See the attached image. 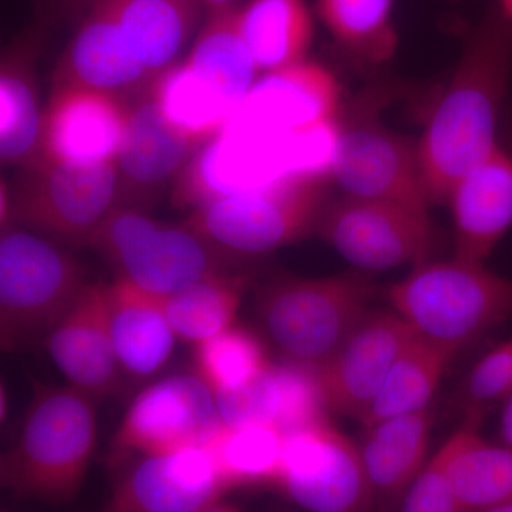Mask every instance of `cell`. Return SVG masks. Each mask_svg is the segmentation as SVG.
Listing matches in <instances>:
<instances>
[{
  "mask_svg": "<svg viewBox=\"0 0 512 512\" xmlns=\"http://www.w3.org/2000/svg\"><path fill=\"white\" fill-rule=\"evenodd\" d=\"M512 64V26L490 22L474 33L416 140L430 204L447 205L458 181L498 146L497 127Z\"/></svg>",
  "mask_w": 512,
  "mask_h": 512,
  "instance_id": "6da1fadb",
  "label": "cell"
},
{
  "mask_svg": "<svg viewBox=\"0 0 512 512\" xmlns=\"http://www.w3.org/2000/svg\"><path fill=\"white\" fill-rule=\"evenodd\" d=\"M32 384L18 437L0 458V484L18 500L64 507L79 497L96 451L97 400L70 384Z\"/></svg>",
  "mask_w": 512,
  "mask_h": 512,
  "instance_id": "7a4b0ae2",
  "label": "cell"
},
{
  "mask_svg": "<svg viewBox=\"0 0 512 512\" xmlns=\"http://www.w3.org/2000/svg\"><path fill=\"white\" fill-rule=\"evenodd\" d=\"M387 298L416 335L454 353L512 316L511 279L456 256L414 266Z\"/></svg>",
  "mask_w": 512,
  "mask_h": 512,
  "instance_id": "3957f363",
  "label": "cell"
},
{
  "mask_svg": "<svg viewBox=\"0 0 512 512\" xmlns=\"http://www.w3.org/2000/svg\"><path fill=\"white\" fill-rule=\"evenodd\" d=\"M332 184L328 167L302 168L195 208L184 224L237 258L268 254L316 232Z\"/></svg>",
  "mask_w": 512,
  "mask_h": 512,
  "instance_id": "277c9868",
  "label": "cell"
},
{
  "mask_svg": "<svg viewBox=\"0 0 512 512\" xmlns=\"http://www.w3.org/2000/svg\"><path fill=\"white\" fill-rule=\"evenodd\" d=\"M86 268L53 239L18 224L0 237V346L43 343L89 284Z\"/></svg>",
  "mask_w": 512,
  "mask_h": 512,
  "instance_id": "5b68a950",
  "label": "cell"
},
{
  "mask_svg": "<svg viewBox=\"0 0 512 512\" xmlns=\"http://www.w3.org/2000/svg\"><path fill=\"white\" fill-rule=\"evenodd\" d=\"M373 293L357 274L281 278L259 292V318L285 362L316 372L365 319Z\"/></svg>",
  "mask_w": 512,
  "mask_h": 512,
  "instance_id": "8992f818",
  "label": "cell"
},
{
  "mask_svg": "<svg viewBox=\"0 0 512 512\" xmlns=\"http://www.w3.org/2000/svg\"><path fill=\"white\" fill-rule=\"evenodd\" d=\"M116 276L144 291L167 296L205 276L229 272L237 256L222 251L188 225L154 220L146 211L114 207L86 239Z\"/></svg>",
  "mask_w": 512,
  "mask_h": 512,
  "instance_id": "52a82bcc",
  "label": "cell"
},
{
  "mask_svg": "<svg viewBox=\"0 0 512 512\" xmlns=\"http://www.w3.org/2000/svg\"><path fill=\"white\" fill-rule=\"evenodd\" d=\"M22 170L9 187L12 222L53 241L83 247L117 205L116 161L92 165L39 161Z\"/></svg>",
  "mask_w": 512,
  "mask_h": 512,
  "instance_id": "ba28073f",
  "label": "cell"
},
{
  "mask_svg": "<svg viewBox=\"0 0 512 512\" xmlns=\"http://www.w3.org/2000/svg\"><path fill=\"white\" fill-rule=\"evenodd\" d=\"M328 168L333 184L350 197L394 202L429 214L421 184L416 141L376 117L336 121L330 134Z\"/></svg>",
  "mask_w": 512,
  "mask_h": 512,
  "instance_id": "9c48e42d",
  "label": "cell"
},
{
  "mask_svg": "<svg viewBox=\"0 0 512 512\" xmlns=\"http://www.w3.org/2000/svg\"><path fill=\"white\" fill-rule=\"evenodd\" d=\"M316 234L350 265L373 272L427 261L433 237L426 212L345 194L328 202Z\"/></svg>",
  "mask_w": 512,
  "mask_h": 512,
  "instance_id": "30bf717a",
  "label": "cell"
},
{
  "mask_svg": "<svg viewBox=\"0 0 512 512\" xmlns=\"http://www.w3.org/2000/svg\"><path fill=\"white\" fill-rule=\"evenodd\" d=\"M221 427L211 387L198 373H180L141 390L114 434L113 454L120 460L205 447Z\"/></svg>",
  "mask_w": 512,
  "mask_h": 512,
  "instance_id": "8fae6325",
  "label": "cell"
},
{
  "mask_svg": "<svg viewBox=\"0 0 512 512\" xmlns=\"http://www.w3.org/2000/svg\"><path fill=\"white\" fill-rule=\"evenodd\" d=\"M275 483L309 511H365L375 505L362 451L328 421L286 434Z\"/></svg>",
  "mask_w": 512,
  "mask_h": 512,
  "instance_id": "7c38bea8",
  "label": "cell"
},
{
  "mask_svg": "<svg viewBox=\"0 0 512 512\" xmlns=\"http://www.w3.org/2000/svg\"><path fill=\"white\" fill-rule=\"evenodd\" d=\"M207 447L144 456L114 485L106 511L204 512L232 510Z\"/></svg>",
  "mask_w": 512,
  "mask_h": 512,
  "instance_id": "4fadbf2b",
  "label": "cell"
},
{
  "mask_svg": "<svg viewBox=\"0 0 512 512\" xmlns=\"http://www.w3.org/2000/svg\"><path fill=\"white\" fill-rule=\"evenodd\" d=\"M416 332L392 311L369 312L316 370L326 407L360 420Z\"/></svg>",
  "mask_w": 512,
  "mask_h": 512,
  "instance_id": "5bb4252c",
  "label": "cell"
},
{
  "mask_svg": "<svg viewBox=\"0 0 512 512\" xmlns=\"http://www.w3.org/2000/svg\"><path fill=\"white\" fill-rule=\"evenodd\" d=\"M200 147L165 119L147 89L130 103L126 136L116 158V207L150 210Z\"/></svg>",
  "mask_w": 512,
  "mask_h": 512,
  "instance_id": "9a60e30c",
  "label": "cell"
},
{
  "mask_svg": "<svg viewBox=\"0 0 512 512\" xmlns=\"http://www.w3.org/2000/svg\"><path fill=\"white\" fill-rule=\"evenodd\" d=\"M128 117L130 101L82 87H55L43 111L39 161L70 165L116 161Z\"/></svg>",
  "mask_w": 512,
  "mask_h": 512,
  "instance_id": "2e32d148",
  "label": "cell"
},
{
  "mask_svg": "<svg viewBox=\"0 0 512 512\" xmlns=\"http://www.w3.org/2000/svg\"><path fill=\"white\" fill-rule=\"evenodd\" d=\"M340 116L339 84L320 64L301 63L261 74L229 123L293 134L333 128Z\"/></svg>",
  "mask_w": 512,
  "mask_h": 512,
  "instance_id": "e0dca14e",
  "label": "cell"
},
{
  "mask_svg": "<svg viewBox=\"0 0 512 512\" xmlns=\"http://www.w3.org/2000/svg\"><path fill=\"white\" fill-rule=\"evenodd\" d=\"M107 285L90 281L43 340L67 384L97 402L119 393L123 382L111 340Z\"/></svg>",
  "mask_w": 512,
  "mask_h": 512,
  "instance_id": "ac0fdd59",
  "label": "cell"
},
{
  "mask_svg": "<svg viewBox=\"0 0 512 512\" xmlns=\"http://www.w3.org/2000/svg\"><path fill=\"white\" fill-rule=\"evenodd\" d=\"M224 426H272L284 434L323 423L328 409L315 370L285 362L249 382L215 392Z\"/></svg>",
  "mask_w": 512,
  "mask_h": 512,
  "instance_id": "d6986e66",
  "label": "cell"
},
{
  "mask_svg": "<svg viewBox=\"0 0 512 512\" xmlns=\"http://www.w3.org/2000/svg\"><path fill=\"white\" fill-rule=\"evenodd\" d=\"M153 79L109 10L97 0L57 64L55 87H82L131 103L147 92Z\"/></svg>",
  "mask_w": 512,
  "mask_h": 512,
  "instance_id": "ffe728a7",
  "label": "cell"
},
{
  "mask_svg": "<svg viewBox=\"0 0 512 512\" xmlns=\"http://www.w3.org/2000/svg\"><path fill=\"white\" fill-rule=\"evenodd\" d=\"M447 205L454 256L485 262L512 227V153L498 144L458 181Z\"/></svg>",
  "mask_w": 512,
  "mask_h": 512,
  "instance_id": "44dd1931",
  "label": "cell"
},
{
  "mask_svg": "<svg viewBox=\"0 0 512 512\" xmlns=\"http://www.w3.org/2000/svg\"><path fill=\"white\" fill-rule=\"evenodd\" d=\"M114 352L123 375L146 379L160 372L173 355L175 336L160 296L116 276L107 285Z\"/></svg>",
  "mask_w": 512,
  "mask_h": 512,
  "instance_id": "7402d4cb",
  "label": "cell"
},
{
  "mask_svg": "<svg viewBox=\"0 0 512 512\" xmlns=\"http://www.w3.org/2000/svg\"><path fill=\"white\" fill-rule=\"evenodd\" d=\"M434 412L427 409L399 414L367 427L363 464L375 504L399 507L410 485L427 463Z\"/></svg>",
  "mask_w": 512,
  "mask_h": 512,
  "instance_id": "603a6c76",
  "label": "cell"
},
{
  "mask_svg": "<svg viewBox=\"0 0 512 512\" xmlns=\"http://www.w3.org/2000/svg\"><path fill=\"white\" fill-rule=\"evenodd\" d=\"M154 77L181 62L201 26V0H100Z\"/></svg>",
  "mask_w": 512,
  "mask_h": 512,
  "instance_id": "cb8c5ba5",
  "label": "cell"
},
{
  "mask_svg": "<svg viewBox=\"0 0 512 512\" xmlns=\"http://www.w3.org/2000/svg\"><path fill=\"white\" fill-rule=\"evenodd\" d=\"M33 39L6 50L0 67V160L8 167H30L40 158L43 111L35 73Z\"/></svg>",
  "mask_w": 512,
  "mask_h": 512,
  "instance_id": "d4e9b609",
  "label": "cell"
},
{
  "mask_svg": "<svg viewBox=\"0 0 512 512\" xmlns=\"http://www.w3.org/2000/svg\"><path fill=\"white\" fill-rule=\"evenodd\" d=\"M238 9H208L184 59L235 113L261 76L239 28Z\"/></svg>",
  "mask_w": 512,
  "mask_h": 512,
  "instance_id": "484cf974",
  "label": "cell"
},
{
  "mask_svg": "<svg viewBox=\"0 0 512 512\" xmlns=\"http://www.w3.org/2000/svg\"><path fill=\"white\" fill-rule=\"evenodd\" d=\"M239 28L261 74L308 59L313 18L305 0H248Z\"/></svg>",
  "mask_w": 512,
  "mask_h": 512,
  "instance_id": "4316f807",
  "label": "cell"
},
{
  "mask_svg": "<svg viewBox=\"0 0 512 512\" xmlns=\"http://www.w3.org/2000/svg\"><path fill=\"white\" fill-rule=\"evenodd\" d=\"M456 437L451 476L461 511L504 512L512 504V448L483 439L470 421Z\"/></svg>",
  "mask_w": 512,
  "mask_h": 512,
  "instance_id": "83f0119b",
  "label": "cell"
},
{
  "mask_svg": "<svg viewBox=\"0 0 512 512\" xmlns=\"http://www.w3.org/2000/svg\"><path fill=\"white\" fill-rule=\"evenodd\" d=\"M457 353L416 335L390 369L375 399L360 417L363 429L377 421L430 407Z\"/></svg>",
  "mask_w": 512,
  "mask_h": 512,
  "instance_id": "f1b7e54d",
  "label": "cell"
},
{
  "mask_svg": "<svg viewBox=\"0 0 512 512\" xmlns=\"http://www.w3.org/2000/svg\"><path fill=\"white\" fill-rule=\"evenodd\" d=\"M247 288V276L220 272L160 299L175 336L197 345L234 325Z\"/></svg>",
  "mask_w": 512,
  "mask_h": 512,
  "instance_id": "f546056e",
  "label": "cell"
},
{
  "mask_svg": "<svg viewBox=\"0 0 512 512\" xmlns=\"http://www.w3.org/2000/svg\"><path fill=\"white\" fill-rule=\"evenodd\" d=\"M148 93L165 119L201 146L220 134L235 114L184 59L158 73Z\"/></svg>",
  "mask_w": 512,
  "mask_h": 512,
  "instance_id": "4dcf8cb0",
  "label": "cell"
},
{
  "mask_svg": "<svg viewBox=\"0 0 512 512\" xmlns=\"http://www.w3.org/2000/svg\"><path fill=\"white\" fill-rule=\"evenodd\" d=\"M396 0H316V15L343 49L367 63L389 62L399 45Z\"/></svg>",
  "mask_w": 512,
  "mask_h": 512,
  "instance_id": "1f68e13d",
  "label": "cell"
},
{
  "mask_svg": "<svg viewBox=\"0 0 512 512\" xmlns=\"http://www.w3.org/2000/svg\"><path fill=\"white\" fill-rule=\"evenodd\" d=\"M286 434L272 426H224L207 444L227 490L239 485L275 483Z\"/></svg>",
  "mask_w": 512,
  "mask_h": 512,
  "instance_id": "d6a6232c",
  "label": "cell"
},
{
  "mask_svg": "<svg viewBox=\"0 0 512 512\" xmlns=\"http://www.w3.org/2000/svg\"><path fill=\"white\" fill-rule=\"evenodd\" d=\"M269 363L258 336L235 325L195 345L197 373L214 393L249 382Z\"/></svg>",
  "mask_w": 512,
  "mask_h": 512,
  "instance_id": "836d02e7",
  "label": "cell"
},
{
  "mask_svg": "<svg viewBox=\"0 0 512 512\" xmlns=\"http://www.w3.org/2000/svg\"><path fill=\"white\" fill-rule=\"evenodd\" d=\"M512 394V339L494 346L468 373L464 386L466 420L481 426L488 410Z\"/></svg>",
  "mask_w": 512,
  "mask_h": 512,
  "instance_id": "e575fe53",
  "label": "cell"
},
{
  "mask_svg": "<svg viewBox=\"0 0 512 512\" xmlns=\"http://www.w3.org/2000/svg\"><path fill=\"white\" fill-rule=\"evenodd\" d=\"M456 433L424 464L419 476L404 495L400 510L406 512H458L456 491L451 476V461L456 451Z\"/></svg>",
  "mask_w": 512,
  "mask_h": 512,
  "instance_id": "d590c367",
  "label": "cell"
},
{
  "mask_svg": "<svg viewBox=\"0 0 512 512\" xmlns=\"http://www.w3.org/2000/svg\"><path fill=\"white\" fill-rule=\"evenodd\" d=\"M500 434L505 446L512 448V394L503 403V412H501Z\"/></svg>",
  "mask_w": 512,
  "mask_h": 512,
  "instance_id": "8d00e7d4",
  "label": "cell"
},
{
  "mask_svg": "<svg viewBox=\"0 0 512 512\" xmlns=\"http://www.w3.org/2000/svg\"><path fill=\"white\" fill-rule=\"evenodd\" d=\"M208 9L225 8L234 5L235 0H201Z\"/></svg>",
  "mask_w": 512,
  "mask_h": 512,
  "instance_id": "74e56055",
  "label": "cell"
},
{
  "mask_svg": "<svg viewBox=\"0 0 512 512\" xmlns=\"http://www.w3.org/2000/svg\"><path fill=\"white\" fill-rule=\"evenodd\" d=\"M500 5L504 19L512 26V0H500Z\"/></svg>",
  "mask_w": 512,
  "mask_h": 512,
  "instance_id": "f35d334b",
  "label": "cell"
}]
</instances>
